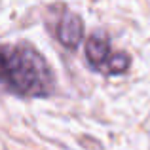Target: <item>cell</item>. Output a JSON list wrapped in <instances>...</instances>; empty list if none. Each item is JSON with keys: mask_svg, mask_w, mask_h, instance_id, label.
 <instances>
[{"mask_svg": "<svg viewBox=\"0 0 150 150\" xmlns=\"http://www.w3.org/2000/svg\"><path fill=\"white\" fill-rule=\"evenodd\" d=\"M0 84L19 97H48L55 89L53 70L30 46H0Z\"/></svg>", "mask_w": 150, "mask_h": 150, "instance_id": "6da1fadb", "label": "cell"}, {"mask_svg": "<svg viewBox=\"0 0 150 150\" xmlns=\"http://www.w3.org/2000/svg\"><path fill=\"white\" fill-rule=\"evenodd\" d=\"M86 59L95 72L105 76H120L131 67V57L125 51H114L108 38L103 34H93L86 42Z\"/></svg>", "mask_w": 150, "mask_h": 150, "instance_id": "7a4b0ae2", "label": "cell"}, {"mask_svg": "<svg viewBox=\"0 0 150 150\" xmlns=\"http://www.w3.org/2000/svg\"><path fill=\"white\" fill-rule=\"evenodd\" d=\"M55 36L67 50H76L78 44L82 42V36H84V23H82V19L76 13L67 11L57 21Z\"/></svg>", "mask_w": 150, "mask_h": 150, "instance_id": "3957f363", "label": "cell"}]
</instances>
